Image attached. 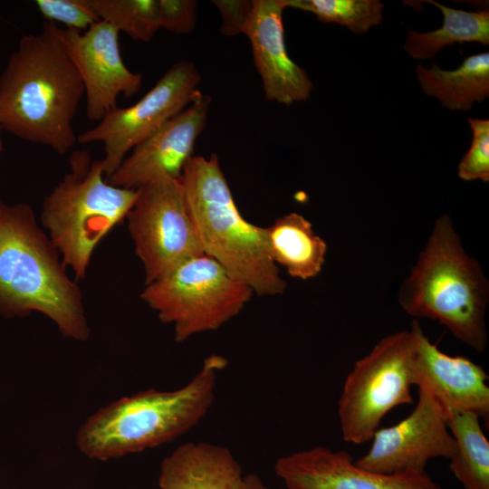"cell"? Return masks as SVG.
Here are the masks:
<instances>
[{
    "label": "cell",
    "mask_w": 489,
    "mask_h": 489,
    "mask_svg": "<svg viewBox=\"0 0 489 489\" xmlns=\"http://www.w3.org/2000/svg\"><path fill=\"white\" fill-rule=\"evenodd\" d=\"M203 254L254 294H282L286 283L273 261L265 227L240 213L216 154L193 156L180 178Z\"/></svg>",
    "instance_id": "5b68a950"
},
{
    "label": "cell",
    "mask_w": 489,
    "mask_h": 489,
    "mask_svg": "<svg viewBox=\"0 0 489 489\" xmlns=\"http://www.w3.org/2000/svg\"><path fill=\"white\" fill-rule=\"evenodd\" d=\"M119 33L103 21L83 32L59 28L61 44L82 81L86 114L92 121L99 122L117 107L120 94L130 97L142 85V75L131 72L124 63Z\"/></svg>",
    "instance_id": "7c38bea8"
},
{
    "label": "cell",
    "mask_w": 489,
    "mask_h": 489,
    "mask_svg": "<svg viewBox=\"0 0 489 489\" xmlns=\"http://www.w3.org/2000/svg\"><path fill=\"white\" fill-rule=\"evenodd\" d=\"M244 475L233 453L198 441L176 447L160 465V489H241Z\"/></svg>",
    "instance_id": "e0dca14e"
},
{
    "label": "cell",
    "mask_w": 489,
    "mask_h": 489,
    "mask_svg": "<svg viewBox=\"0 0 489 489\" xmlns=\"http://www.w3.org/2000/svg\"><path fill=\"white\" fill-rule=\"evenodd\" d=\"M197 2L194 0H158L160 29L174 34H189L196 25Z\"/></svg>",
    "instance_id": "484cf974"
},
{
    "label": "cell",
    "mask_w": 489,
    "mask_h": 489,
    "mask_svg": "<svg viewBox=\"0 0 489 489\" xmlns=\"http://www.w3.org/2000/svg\"><path fill=\"white\" fill-rule=\"evenodd\" d=\"M426 3L436 6L444 16L441 27L435 31H409L405 51L414 59L433 58L443 48L454 43H489V11L467 12L443 5L436 1Z\"/></svg>",
    "instance_id": "ffe728a7"
},
{
    "label": "cell",
    "mask_w": 489,
    "mask_h": 489,
    "mask_svg": "<svg viewBox=\"0 0 489 489\" xmlns=\"http://www.w3.org/2000/svg\"><path fill=\"white\" fill-rule=\"evenodd\" d=\"M241 489H282V488H271L263 482L260 476H258L255 474H249V475H244Z\"/></svg>",
    "instance_id": "83f0119b"
},
{
    "label": "cell",
    "mask_w": 489,
    "mask_h": 489,
    "mask_svg": "<svg viewBox=\"0 0 489 489\" xmlns=\"http://www.w3.org/2000/svg\"><path fill=\"white\" fill-rule=\"evenodd\" d=\"M281 0H253L244 34L249 39L265 99L284 105L306 101L313 84L286 50Z\"/></svg>",
    "instance_id": "2e32d148"
},
{
    "label": "cell",
    "mask_w": 489,
    "mask_h": 489,
    "mask_svg": "<svg viewBox=\"0 0 489 489\" xmlns=\"http://www.w3.org/2000/svg\"><path fill=\"white\" fill-rule=\"evenodd\" d=\"M417 388L411 413L379 428L369 451L354 461L357 466L382 474L426 473L431 459L452 457L455 441L447 426L448 414L431 392Z\"/></svg>",
    "instance_id": "8fae6325"
},
{
    "label": "cell",
    "mask_w": 489,
    "mask_h": 489,
    "mask_svg": "<svg viewBox=\"0 0 489 489\" xmlns=\"http://www.w3.org/2000/svg\"><path fill=\"white\" fill-rule=\"evenodd\" d=\"M227 364L225 357L212 354L179 388H149L99 408L77 430L78 449L90 459L107 461L174 441L208 413Z\"/></svg>",
    "instance_id": "3957f363"
},
{
    "label": "cell",
    "mask_w": 489,
    "mask_h": 489,
    "mask_svg": "<svg viewBox=\"0 0 489 489\" xmlns=\"http://www.w3.org/2000/svg\"><path fill=\"white\" fill-rule=\"evenodd\" d=\"M39 13L48 22H58L80 32L86 31L100 19L88 0H36Z\"/></svg>",
    "instance_id": "d4e9b609"
},
{
    "label": "cell",
    "mask_w": 489,
    "mask_h": 489,
    "mask_svg": "<svg viewBox=\"0 0 489 489\" xmlns=\"http://www.w3.org/2000/svg\"><path fill=\"white\" fill-rule=\"evenodd\" d=\"M417 76L423 91L451 110H469L475 102L489 97V53L471 55L455 70L417 65Z\"/></svg>",
    "instance_id": "d6986e66"
},
{
    "label": "cell",
    "mask_w": 489,
    "mask_h": 489,
    "mask_svg": "<svg viewBox=\"0 0 489 489\" xmlns=\"http://www.w3.org/2000/svg\"><path fill=\"white\" fill-rule=\"evenodd\" d=\"M254 294L248 285L201 254L146 284L140 298L163 323L173 325L175 340L183 342L219 329L238 315Z\"/></svg>",
    "instance_id": "52a82bcc"
},
{
    "label": "cell",
    "mask_w": 489,
    "mask_h": 489,
    "mask_svg": "<svg viewBox=\"0 0 489 489\" xmlns=\"http://www.w3.org/2000/svg\"><path fill=\"white\" fill-rule=\"evenodd\" d=\"M137 190L126 219L146 285L203 252L180 179L163 177Z\"/></svg>",
    "instance_id": "9c48e42d"
},
{
    "label": "cell",
    "mask_w": 489,
    "mask_h": 489,
    "mask_svg": "<svg viewBox=\"0 0 489 489\" xmlns=\"http://www.w3.org/2000/svg\"><path fill=\"white\" fill-rule=\"evenodd\" d=\"M70 162L71 172L43 200L41 221L64 266L82 280L94 249L126 219L138 190L109 184L102 160L91 161L86 151L74 152Z\"/></svg>",
    "instance_id": "8992f818"
},
{
    "label": "cell",
    "mask_w": 489,
    "mask_h": 489,
    "mask_svg": "<svg viewBox=\"0 0 489 489\" xmlns=\"http://www.w3.org/2000/svg\"><path fill=\"white\" fill-rule=\"evenodd\" d=\"M65 268L32 206L0 199V317L40 312L65 338L87 340L91 331L82 294Z\"/></svg>",
    "instance_id": "7a4b0ae2"
},
{
    "label": "cell",
    "mask_w": 489,
    "mask_h": 489,
    "mask_svg": "<svg viewBox=\"0 0 489 489\" xmlns=\"http://www.w3.org/2000/svg\"><path fill=\"white\" fill-rule=\"evenodd\" d=\"M212 3L221 14V33L227 36L243 34L250 17L253 0H216Z\"/></svg>",
    "instance_id": "4316f807"
},
{
    "label": "cell",
    "mask_w": 489,
    "mask_h": 489,
    "mask_svg": "<svg viewBox=\"0 0 489 489\" xmlns=\"http://www.w3.org/2000/svg\"><path fill=\"white\" fill-rule=\"evenodd\" d=\"M210 105L211 98L200 91L188 106L133 148L108 183L137 190L163 177L180 179L206 126Z\"/></svg>",
    "instance_id": "4fadbf2b"
},
{
    "label": "cell",
    "mask_w": 489,
    "mask_h": 489,
    "mask_svg": "<svg viewBox=\"0 0 489 489\" xmlns=\"http://www.w3.org/2000/svg\"><path fill=\"white\" fill-rule=\"evenodd\" d=\"M201 75L188 61L174 63L134 104L109 110L98 124L77 136L82 144L101 142L106 180L127 154L188 106L200 92Z\"/></svg>",
    "instance_id": "30bf717a"
},
{
    "label": "cell",
    "mask_w": 489,
    "mask_h": 489,
    "mask_svg": "<svg viewBox=\"0 0 489 489\" xmlns=\"http://www.w3.org/2000/svg\"><path fill=\"white\" fill-rule=\"evenodd\" d=\"M472 130V142L462 158L457 175L465 181L489 180V120L468 119Z\"/></svg>",
    "instance_id": "cb8c5ba5"
},
{
    "label": "cell",
    "mask_w": 489,
    "mask_h": 489,
    "mask_svg": "<svg viewBox=\"0 0 489 489\" xmlns=\"http://www.w3.org/2000/svg\"><path fill=\"white\" fill-rule=\"evenodd\" d=\"M286 489H443L427 473L382 474L357 466L350 453L315 446L279 457Z\"/></svg>",
    "instance_id": "5bb4252c"
},
{
    "label": "cell",
    "mask_w": 489,
    "mask_h": 489,
    "mask_svg": "<svg viewBox=\"0 0 489 489\" xmlns=\"http://www.w3.org/2000/svg\"><path fill=\"white\" fill-rule=\"evenodd\" d=\"M59 27L22 36L0 75V126L16 138L66 154L77 142L72 120L84 95Z\"/></svg>",
    "instance_id": "6da1fadb"
},
{
    "label": "cell",
    "mask_w": 489,
    "mask_h": 489,
    "mask_svg": "<svg viewBox=\"0 0 489 489\" xmlns=\"http://www.w3.org/2000/svg\"><path fill=\"white\" fill-rule=\"evenodd\" d=\"M448 428L455 441L449 470L465 489H489V442L472 412L448 414Z\"/></svg>",
    "instance_id": "44dd1931"
},
{
    "label": "cell",
    "mask_w": 489,
    "mask_h": 489,
    "mask_svg": "<svg viewBox=\"0 0 489 489\" xmlns=\"http://www.w3.org/2000/svg\"><path fill=\"white\" fill-rule=\"evenodd\" d=\"M410 330L415 340L413 385L431 392L447 414L472 412L488 421L489 377L483 367L440 350L417 320L412 321Z\"/></svg>",
    "instance_id": "9a60e30c"
},
{
    "label": "cell",
    "mask_w": 489,
    "mask_h": 489,
    "mask_svg": "<svg viewBox=\"0 0 489 489\" xmlns=\"http://www.w3.org/2000/svg\"><path fill=\"white\" fill-rule=\"evenodd\" d=\"M414 352L413 332L403 330L381 338L354 362L338 402L345 442L360 445L370 441L390 410L413 402Z\"/></svg>",
    "instance_id": "ba28073f"
},
{
    "label": "cell",
    "mask_w": 489,
    "mask_h": 489,
    "mask_svg": "<svg viewBox=\"0 0 489 489\" xmlns=\"http://www.w3.org/2000/svg\"><path fill=\"white\" fill-rule=\"evenodd\" d=\"M292 7L315 14L324 23L346 26L354 34H364L383 19L384 4L379 0H281Z\"/></svg>",
    "instance_id": "603a6c76"
},
{
    "label": "cell",
    "mask_w": 489,
    "mask_h": 489,
    "mask_svg": "<svg viewBox=\"0 0 489 489\" xmlns=\"http://www.w3.org/2000/svg\"><path fill=\"white\" fill-rule=\"evenodd\" d=\"M100 19L134 41L149 42L160 29L158 0H88Z\"/></svg>",
    "instance_id": "7402d4cb"
},
{
    "label": "cell",
    "mask_w": 489,
    "mask_h": 489,
    "mask_svg": "<svg viewBox=\"0 0 489 489\" xmlns=\"http://www.w3.org/2000/svg\"><path fill=\"white\" fill-rule=\"evenodd\" d=\"M398 302L415 320H436L474 350L486 349L489 281L478 260L466 252L449 215L434 222L416 264L398 288Z\"/></svg>",
    "instance_id": "277c9868"
},
{
    "label": "cell",
    "mask_w": 489,
    "mask_h": 489,
    "mask_svg": "<svg viewBox=\"0 0 489 489\" xmlns=\"http://www.w3.org/2000/svg\"><path fill=\"white\" fill-rule=\"evenodd\" d=\"M1 126H0V131H1ZM4 150V143H3V139H2V137H1V134H0V154L3 152Z\"/></svg>",
    "instance_id": "f1b7e54d"
},
{
    "label": "cell",
    "mask_w": 489,
    "mask_h": 489,
    "mask_svg": "<svg viewBox=\"0 0 489 489\" xmlns=\"http://www.w3.org/2000/svg\"><path fill=\"white\" fill-rule=\"evenodd\" d=\"M265 230L273 261L291 277L308 280L321 272L327 244L303 216L295 212L285 214Z\"/></svg>",
    "instance_id": "ac0fdd59"
}]
</instances>
